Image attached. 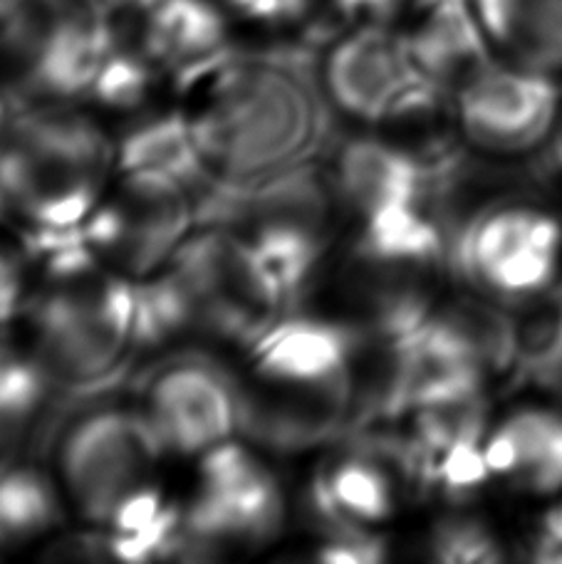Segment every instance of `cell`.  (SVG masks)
<instances>
[{
    "label": "cell",
    "mask_w": 562,
    "mask_h": 564,
    "mask_svg": "<svg viewBox=\"0 0 562 564\" xmlns=\"http://www.w3.org/2000/svg\"><path fill=\"white\" fill-rule=\"evenodd\" d=\"M182 115L218 184H256L303 164L323 134V107L280 59L220 53L182 75Z\"/></svg>",
    "instance_id": "1"
},
{
    "label": "cell",
    "mask_w": 562,
    "mask_h": 564,
    "mask_svg": "<svg viewBox=\"0 0 562 564\" xmlns=\"http://www.w3.org/2000/svg\"><path fill=\"white\" fill-rule=\"evenodd\" d=\"M365 335L343 322L280 317L248 345L244 431L278 448L335 436L359 411Z\"/></svg>",
    "instance_id": "2"
},
{
    "label": "cell",
    "mask_w": 562,
    "mask_h": 564,
    "mask_svg": "<svg viewBox=\"0 0 562 564\" xmlns=\"http://www.w3.org/2000/svg\"><path fill=\"white\" fill-rule=\"evenodd\" d=\"M117 171V144L93 119L63 107L25 109L0 132V216L35 246L73 238Z\"/></svg>",
    "instance_id": "3"
},
{
    "label": "cell",
    "mask_w": 562,
    "mask_h": 564,
    "mask_svg": "<svg viewBox=\"0 0 562 564\" xmlns=\"http://www.w3.org/2000/svg\"><path fill=\"white\" fill-rule=\"evenodd\" d=\"M37 248L47 278L28 305L30 349L53 384H97L134 351L137 282L99 263L79 234Z\"/></svg>",
    "instance_id": "4"
},
{
    "label": "cell",
    "mask_w": 562,
    "mask_h": 564,
    "mask_svg": "<svg viewBox=\"0 0 562 564\" xmlns=\"http://www.w3.org/2000/svg\"><path fill=\"white\" fill-rule=\"evenodd\" d=\"M335 196L333 181L303 161L256 184H220L206 208L210 224L236 230L258 250L293 302L327 256Z\"/></svg>",
    "instance_id": "5"
},
{
    "label": "cell",
    "mask_w": 562,
    "mask_h": 564,
    "mask_svg": "<svg viewBox=\"0 0 562 564\" xmlns=\"http://www.w3.org/2000/svg\"><path fill=\"white\" fill-rule=\"evenodd\" d=\"M164 456V443L142 409L99 406L79 416L60 441V486L87 522L109 528L119 510L156 488Z\"/></svg>",
    "instance_id": "6"
},
{
    "label": "cell",
    "mask_w": 562,
    "mask_h": 564,
    "mask_svg": "<svg viewBox=\"0 0 562 564\" xmlns=\"http://www.w3.org/2000/svg\"><path fill=\"white\" fill-rule=\"evenodd\" d=\"M169 268L186 288L208 339L248 347L290 305L258 250L226 226L196 228Z\"/></svg>",
    "instance_id": "7"
},
{
    "label": "cell",
    "mask_w": 562,
    "mask_h": 564,
    "mask_svg": "<svg viewBox=\"0 0 562 564\" xmlns=\"http://www.w3.org/2000/svg\"><path fill=\"white\" fill-rule=\"evenodd\" d=\"M196 224L198 210L184 184L115 171V181L79 228V240L99 263L139 282L174 258Z\"/></svg>",
    "instance_id": "8"
},
{
    "label": "cell",
    "mask_w": 562,
    "mask_h": 564,
    "mask_svg": "<svg viewBox=\"0 0 562 564\" xmlns=\"http://www.w3.org/2000/svg\"><path fill=\"white\" fill-rule=\"evenodd\" d=\"M562 250L558 220L530 206H488L454 230L448 260L476 290L528 302L553 288Z\"/></svg>",
    "instance_id": "9"
},
{
    "label": "cell",
    "mask_w": 562,
    "mask_h": 564,
    "mask_svg": "<svg viewBox=\"0 0 562 564\" xmlns=\"http://www.w3.org/2000/svg\"><path fill=\"white\" fill-rule=\"evenodd\" d=\"M285 520V500L270 468L253 451L228 441L201 456L198 488L184 516L182 550L263 545Z\"/></svg>",
    "instance_id": "10"
},
{
    "label": "cell",
    "mask_w": 562,
    "mask_h": 564,
    "mask_svg": "<svg viewBox=\"0 0 562 564\" xmlns=\"http://www.w3.org/2000/svg\"><path fill=\"white\" fill-rule=\"evenodd\" d=\"M325 93L339 112L365 124L426 112L441 95L421 75L407 37L375 23L345 35L329 50Z\"/></svg>",
    "instance_id": "11"
},
{
    "label": "cell",
    "mask_w": 562,
    "mask_h": 564,
    "mask_svg": "<svg viewBox=\"0 0 562 564\" xmlns=\"http://www.w3.org/2000/svg\"><path fill=\"white\" fill-rule=\"evenodd\" d=\"M144 416L166 453L201 458L244 431L240 381L208 359L182 357L159 367L144 387Z\"/></svg>",
    "instance_id": "12"
},
{
    "label": "cell",
    "mask_w": 562,
    "mask_h": 564,
    "mask_svg": "<svg viewBox=\"0 0 562 564\" xmlns=\"http://www.w3.org/2000/svg\"><path fill=\"white\" fill-rule=\"evenodd\" d=\"M458 124L471 144L494 154L530 151L550 137L560 89L550 75L490 63L454 89Z\"/></svg>",
    "instance_id": "13"
},
{
    "label": "cell",
    "mask_w": 562,
    "mask_h": 564,
    "mask_svg": "<svg viewBox=\"0 0 562 564\" xmlns=\"http://www.w3.org/2000/svg\"><path fill=\"white\" fill-rule=\"evenodd\" d=\"M414 480L407 446L401 443H363L317 473L313 502L335 530H367L395 518L401 482Z\"/></svg>",
    "instance_id": "14"
},
{
    "label": "cell",
    "mask_w": 562,
    "mask_h": 564,
    "mask_svg": "<svg viewBox=\"0 0 562 564\" xmlns=\"http://www.w3.org/2000/svg\"><path fill=\"white\" fill-rule=\"evenodd\" d=\"M439 169L426 166L404 147L357 137L337 151L329 181L337 198L363 224L399 208L429 206L439 186Z\"/></svg>",
    "instance_id": "15"
},
{
    "label": "cell",
    "mask_w": 562,
    "mask_h": 564,
    "mask_svg": "<svg viewBox=\"0 0 562 564\" xmlns=\"http://www.w3.org/2000/svg\"><path fill=\"white\" fill-rule=\"evenodd\" d=\"M404 37L421 75L439 93H454L480 67L494 63L488 37L468 0H424Z\"/></svg>",
    "instance_id": "16"
},
{
    "label": "cell",
    "mask_w": 562,
    "mask_h": 564,
    "mask_svg": "<svg viewBox=\"0 0 562 564\" xmlns=\"http://www.w3.org/2000/svg\"><path fill=\"white\" fill-rule=\"evenodd\" d=\"M139 10L134 50L159 69L188 73L224 53L226 18L208 0H129ZM122 47V45H119Z\"/></svg>",
    "instance_id": "17"
},
{
    "label": "cell",
    "mask_w": 562,
    "mask_h": 564,
    "mask_svg": "<svg viewBox=\"0 0 562 564\" xmlns=\"http://www.w3.org/2000/svg\"><path fill=\"white\" fill-rule=\"evenodd\" d=\"M490 476L533 496L562 490V411L518 409L488 431Z\"/></svg>",
    "instance_id": "18"
},
{
    "label": "cell",
    "mask_w": 562,
    "mask_h": 564,
    "mask_svg": "<svg viewBox=\"0 0 562 564\" xmlns=\"http://www.w3.org/2000/svg\"><path fill=\"white\" fill-rule=\"evenodd\" d=\"M488 43L516 65L562 73V0H471Z\"/></svg>",
    "instance_id": "19"
},
{
    "label": "cell",
    "mask_w": 562,
    "mask_h": 564,
    "mask_svg": "<svg viewBox=\"0 0 562 564\" xmlns=\"http://www.w3.org/2000/svg\"><path fill=\"white\" fill-rule=\"evenodd\" d=\"M117 171L156 174L179 181L191 191L214 178L182 109L147 119L125 134L117 144Z\"/></svg>",
    "instance_id": "20"
},
{
    "label": "cell",
    "mask_w": 562,
    "mask_h": 564,
    "mask_svg": "<svg viewBox=\"0 0 562 564\" xmlns=\"http://www.w3.org/2000/svg\"><path fill=\"white\" fill-rule=\"evenodd\" d=\"M63 518L55 480L28 460L0 463V547L28 545Z\"/></svg>",
    "instance_id": "21"
},
{
    "label": "cell",
    "mask_w": 562,
    "mask_h": 564,
    "mask_svg": "<svg viewBox=\"0 0 562 564\" xmlns=\"http://www.w3.org/2000/svg\"><path fill=\"white\" fill-rule=\"evenodd\" d=\"M436 315L464 339L488 377L508 375L518 365V327L504 307L486 300H456L434 307Z\"/></svg>",
    "instance_id": "22"
},
{
    "label": "cell",
    "mask_w": 562,
    "mask_h": 564,
    "mask_svg": "<svg viewBox=\"0 0 562 564\" xmlns=\"http://www.w3.org/2000/svg\"><path fill=\"white\" fill-rule=\"evenodd\" d=\"M526 315L516 319L518 365L516 377L533 381L562 357V285L548 288L526 302Z\"/></svg>",
    "instance_id": "23"
},
{
    "label": "cell",
    "mask_w": 562,
    "mask_h": 564,
    "mask_svg": "<svg viewBox=\"0 0 562 564\" xmlns=\"http://www.w3.org/2000/svg\"><path fill=\"white\" fill-rule=\"evenodd\" d=\"M431 557L444 564H494L506 557L504 545L486 522L446 518L431 532Z\"/></svg>",
    "instance_id": "24"
},
{
    "label": "cell",
    "mask_w": 562,
    "mask_h": 564,
    "mask_svg": "<svg viewBox=\"0 0 562 564\" xmlns=\"http://www.w3.org/2000/svg\"><path fill=\"white\" fill-rule=\"evenodd\" d=\"M381 557L385 547L367 530H335L317 550V560L329 564H372Z\"/></svg>",
    "instance_id": "25"
},
{
    "label": "cell",
    "mask_w": 562,
    "mask_h": 564,
    "mask_svg": "<svg viewBox=\"0 0 562 564\" xmlns=\"http://www.w3.org/2000/svg\"><path fill=\"white\" fill-rule=\"evenodd\" d=\"M25 302V282L15 258L8 250L0 248V329L8 327L10 322L23 307Z\"/></svg>",
    "instance_id": "26"
},
{
    "label": "cell",
    "mask_w": 562,
    "mask_h": 564,
    "mask_svg": "<svg viewBox=\"0 0 562 564\" xmlns=\"http://www.w3.org/2000/svg\"><path fill=\"white\" fill-rule=\"evenodd\" d=\"M536 562L562 564V502L553 508L540 522L536 545H533Z\"/></svg>",
    "instance_id": "27"
},
{
    "label": "cell",
    "mask_w": 562,
    "mask_h": 564,
    "mask_svg": "<svg viewBox=\"0 0 562 564\" xmlns=\"http://www.w3.org/2000/svg\"><path fill=\"white\" fill-rule=\"evenodd\" d=\"M335 6L343 10L345 15L381 20L389 13H395L401 6V0H335Z\"/></svg>",
    "instance_id": "28"
},
{
    "label": "cell",
    "mask_w": 562,
    "mask_h": 564,
    "mask_svg": "<svg viewBox=\"0 0 562 564\" xmlns=\"http://www.w3.org/2000/svg\"><path fill=\"white\" fill-rule=\"evenodd\" d=\"M533 384H538L540 389H548L550 394H555L562 399V357L558 361H553L543 375H540Z\"/></svg>",
    "instance_id": "29"
},
{
    "label": "cell",
    "mask_w": 562,
    "mask_h": 564,
    "mask_svg": "<svg viewBox=\"0 0 562 564\" xmlns=\"http://www.w3.org/2000/svg\"><path fill=\"white\" fill-rule=\"evenodd\" d=\"M6 107H3V99H0V132H3V127H6Z\"/></svg>",
    "instance_id": "30"
}]
</instances>
